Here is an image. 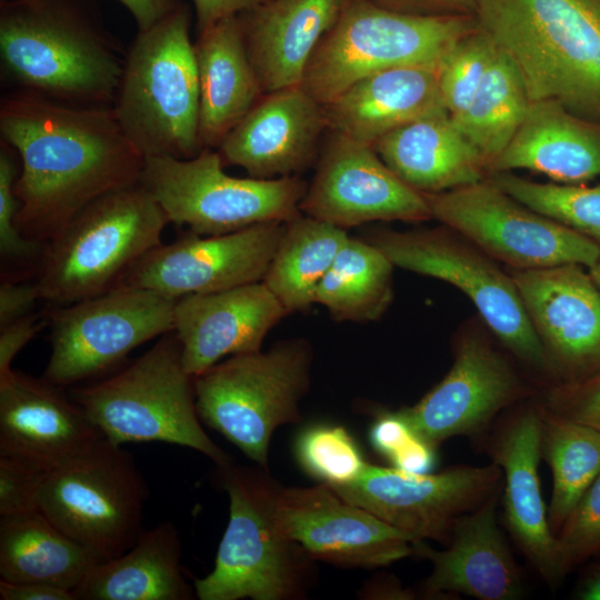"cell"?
<instances>
[{
	"label": "cell",
	"instance_id": "48",
	"mask_svg": "<svg viewBox=\"0 0 600 600\" xmlns=\"http://www.w3.org/2000/svg\"><path fill=\"white\" fill-rule=\"evenodd\" d=\"M1 600H76L69 590L33 582H8L0 580Z\"/></svg>",
	"mask_w": 600,
	"mask_h": 600
},
{
	"label": "cell",
	"instance_id": "23",
	"mask_svg": "<svg viewBox=\"0 0 600 600\" xmlns=\"http://www.w3.org/2000/svg\"><path fill=\"white\" fill-rule=\"evenodd\" d=\"M287 314L262 281L178 298L173 331L186 371L196 377L227 356L260 351Z\"/></svg>",
	"mask_w": 600,
	"mask_h": 600
},
{
	"label": "cell",
	"instance_id": "15",
	"mask_svg": "<svg viewBox=\"0 0 600 600\" xmlns=\"http://www.w3.org/2000/svg\"><path fill=\"white\" fill-rule=\"evenodd\" d=\"M331 488L414 540L447 546L460 517L501 492L502 471L492 461L437 473H412L368 462L357 480Z\"/></svg>",
	"mask_w": 600,
	"mask_h": 600
},
{
	"label": "cell",
	"instance_id": "9",
	"mask_svg": "<svg viewBox=\"0 0 600 600\" xmlns=\"http://www.w3.org/2000/svg\"><path fill=\"white\" fill-rule=\"evenodd\" d=\"M470 31L460 17L410 14L367 0H348L314 50L301 86L326 106L376 72L439 63Z\"/></svg>",
	"mask_w": 600,
	"mask_h": 600
},
{
	"label": "cell",
	"instance_id": "26",
	"mask_svg": "<svg viewBox=\"0 0 600 600\" xmlns=\"http://www.w3.org/2000/svg\"><path fill=\"white\" fill-rule=\"evenodd\" d=\"M348 0H273L240 19L262 93L301 86L308 63Z\"/></svg>",
	"mask_w": 600,
	"mask_h": 600
},
{
	"label": "cell",
	"instance_id": "42",
	"mask_svg": "<svg viewBox=\"0 0 600 600\" xmlns=\"http://www.w3.org/2000/svg\"><path fill=\"white\" fill-rule=\"evenodd\" d=\"M16 151L1 140L0 149V254L11 262L31 261L42 257L46 246L26 238L16 226L19 200L14 192L19 168ZM41 259V258H40Z\"/></svg>",
	"mask_w": 600,
	"mask_h": 600
},
{
	"label": "cell",
	"instance_id": "16",
	"mask_svg": "<svg viewBox=\"0 0 600 600\" xmlns=\"http://www.w3.org/2000/svg\"><path fill=\"white\" fill-rule=\"evenodd\" d=\"M514 367L479 330L459 337L444 378L416 404L399 411L438 448L454 437H482L507 409L530 394Z\"/></svg>",
	"mask_w": 600,
	"mask_h": 600
},
{
	"label": "cell",
	"instance_id": "40",
	"mask_svg": "<svg viewBox=\"0 0 600 600\" xmlns=\"http://www.w3.org/2000/svg\"><path fill=\"white\" fill-rule=\"evenodd\" d=\"M369 440L393 468L427 473L436 466L437 448L423 440L399 410L381 412L370 428Z\"/></svg>",
	"mask_w": 600,
	"mask_h": 600
},
{
	"label": "cell",
	"instance_id": "30",
	"mask_svg": "<svg viewBox=\"0 0 600 600\" xmlns=\"http://www.w3.org/2000/svg\"><path fill=\"white\" fill-rule=\"evenodd\" d=\"M199 78V140L220 146L262 93L238 14L220 19L194 43Z\"/></svg>",
	"mask_w": 600,
	"mask_h": 600
},
{
	"label": "cell",
	"instance_id": "36",
	"mask_svg": "<svg viewBox=\"0 0 600 600\" xmlns=\"http://www.w3.org/2000/svg\"><path fill=\"white\" fill-rule=\"evenodd\" d=\"M530 103L519 70L497 47L471 103L453 121L480 152L487 170L517 133Z\"/></svg>",
	"mask_w": 600,
	"mask_h": 600
},
{
	"label": "cell",
	"instance_id": "17",
	"mask_svg": "<svg viewBox=\"0 0 600 600\" xmlns=\"http://www.w3.org/2000/svg\"><path fill=\"white\" fill-rule=\"evenodd\" d=\"M284 228L273 221L216 236L189 231L149 251L118 286L178 299L262 281Z\"/></svg>",
	"mask_w": 600,
	"mask_h": 600
},
{
	"label": "cell",
	"instance_id": "54",
	"mask_svg": "<svg viewBox=\"0 0 600 600\" xmlns=\"http://www.w3.org/2000/svg\"><path fill=\"white\" fill-rule=\"evenodd\" d=\"M2 1H4V2H6V1H11V0H2Z\"/></svg>",
	"mask_w": 600,
	"mask_h": 600
},
{
	"label": "cell",
	"instance_id": "25",
	"mask_svg": "<svg viewBox=\"0 0 600 600\" xmlns=\"http://www.w3.org/2000/svg\"><path fill=\"white\" fill-rule=\"evenodd\" d=\"M324 108L302 86L266 93L220 143L224 162L250 177H291L310 163Z\"/></svg>",
	"mask_w": 600,
	"mask_h": 600
},
{
	"label": "cell",
	"instance_id": "13",
	"mask_svg": "<svg viewBox=\"0 0 600 600\" xmlns=\"http://www.w3.org/2000/svg\"><path fill=\"white\" fill-rule=\"evenodd\" d=\"M431 217L511 269L592 267L600 244L519 202L492 181L423 193Z\"/></svg>",
	"mask_w": 600,
	"mask_h": 600
},
{
	"label": "cell",
	"instance_id": "3",
	"mask_svg": "<svg viewBox=\"0 0 600 600\" xmlns=\"http://www.w3.org/2000/svg\"><path fill=\"white\" fill-rule=\"evenodd\" d=\"M4 76L22 88L78 106H112L124 58L67 0H11L0 13Z\"/></svg>",
	"mask_w": 600,
	"mask_h": 600
},
{
	"label": "cell",
	"instance_id": "29",
	"mask_svg": "<svg viewBox=\"0 0 600 600\" xmlns=\"http://www.w3.org/2000/svg\"><path fill=\"white\" fill-rule=\"evenodd\" d=\"M373 148L401 180L422 193L479 182L487 171L480 152L446 111L392 130Z\"/></svg>",
	"mask_w": 600,
	"mask_h": 600
},
{
	"label": "cell",
	"instance_id": "7",
	"mask_svg": "<svg viewBox=\"0 0 600 600\" xmlns=\"http://www.w3.org/2000/svg\"><path fill=\"white\" fill-rule=\"evenodd\" d=\"M71 394L113 444L161 441L193 449L219 469L232 463L201 426L193 377L183 367L176 334L162 337L120 372Z\"/></svg>",
	"mask_w": 600,
	"mask_h": 600
},
{
	"label": "cell",
	"instance_id": "10",
	"mask_svg": "<svg viewBox=\"0 0 600 600\" xmlns=\"http://www.w3.org/2000/svg\"><path fill=\"white\" fill-rule=\"evenodd\" d=\"M140 184L169 222L216 236L264 222H287L301 213L307 186L296 177L237 178L223 171L220 153L204 148L196 157L144 158Z\"/></svg>",
	"mask_w": 600,
	"mask_h": 600
},
{
	"label": "cell",
	"instance_id": "33",
	"mask_svg": "<svg viewBox=\"0 0 600 600\" xmlns=\"http://www.w3.org/2000/svg\"><path fill=\"white\" fill-rule=\"evenodd\" d=\"M348 238L346 229L302 212L286 222L262 282L288 314L316 303L317 289Z\"/></svg>",
	"mask_w": 600,
	"mask_h": 600
},
{
	"label": "cell",
	"instance_id": "20",
	"mask_svg": "<svg viewBox=\"0 0 600 600\" xmlns=\"http://www.w3.org/2000/svg\"><path fill=\"white\" fill-rule=\"evenodd\" d=\"M542 346L551 383L600 371V288L580 264L510 270Z\"/></svg>",
	"mask_w": 600,
	"mask_h": 600
},
{
	"label": "cell",
	"instance_id": "53",
	"mask_svg": "<svg viewBox=\"0 0 600 600\" xmlns=\"http://www.w3.org/2000/svg\"><path fill=\"white\" fill-rule=\"evenodd\" d=\"M431 2L442 3V4H469L473 3L476 0H427Z\"/></svg>",
	"mask_w": 600,
	"mask_h": 600
},
{
	"label": "cell",
	"instance_id": "19",
	"mask_svg": "<svg viewBox=\"0 0 600 600\" xmlns=\"http://www.w3.org/2000/svg\"><path fill=\"white\" fill-rule=\"evenodd\" d=\"M276 517L312 559L346 568L389 566L413 554L417 541L324 483L281 487Z\"/></svg>",
	"mask_w": 600,
	"mask_h": 600
},
{
	"label": "cell",
	"instance_id": "32",
	"mask_svg": "<svg viewBox=\"0 0 600 600\" xmlns=\"http://www.w3.org/2000/svg\"><path fill=\"white\" fill-rule=\"evenodd\" d=\"M104 561L39 510L0 516V580L73 590Z\"/></svg>",
	"mask_w": 600,
	"mask_h": 600
},
{
	"label": "cell",
	"instance_id": "27",
	"mask_svg": "<svg viewBox=\"0 0 600 600\" xmlns=\"http://www.w3.org/2000/svg\"><path fill=\"white\" fill-rule=\"evenodd\" d=\"M439 63L394 67L357 81L323 106L327 127L373 146L403 124L446 111L439 89Z\"/></svg>",
	"mask_w": 600,
	"mask_h": 600
},
{
	"label": "cell",
	"instance_id": "39",
	"mask_svg": "<svg viewBox=\"0 0 600 600\" xmlns=\"http://www.w3.org/2000/svg\"><path fill=\"white\" fill-rule=\"evenodd\" d=\"M497 50L481 29L462 36L439 63V89L452 121L459 120L476 96Z\"/></svg>",
	"mask_w": 600,
	"mask_h": 600
},
{
	"label": "cell",
	"instance_id": "44",
	"mask_svg": "<svg viewBox=\"0 0 600 600\" xmlns=\"http://www.w3.org/2000/svg\"><path fill=\"white\" fill-rule=\"evenodd\" d=\"M46 473L22 460L0 454V516L39 510Z\"/></svg>",
	"mask_w": 600,
	"mask_h": 600
},
{
	"label": "cell",
	"instance_id": "6",
	"mask_svg": "<svg viewBox=\"0 0 600 600\" xmlns=\"http://www.w3.org/2000/svg\"><path fill=\"white\" fill-rule=\"evenodd\" d=\"M168 223L140 182L94 200L46 246L36 280L41 300L60 307L116 288L136 262L162 243Z\"/></svg>",
	"mask_w": 600,
	"mask_h": 600
},
{
	"label": "cell",
	"instance_id": "51",
	"mask_svg": "<svg viewBox=\"0 0 600 600\" xmlns=\"http://www.w3.org/2000/svg\"><path fill=\"white\" fill-rule=\"evenodd\" d=\"M576 596L582 600H600V563L581 580Z\"/></svg>",
	"mask_w": 600,
	"mask_h": 600
},
{
	"label": "cell",
	"instance_id": "1",
	"mask_svg": "<svg viewBox=\"0 0 600 600\" xmlns=\"http://www.w3.org/2000/svg\"><path fill=\"white\" fill-rule=\"evenodd\" d=\"M0 133L20 159L16 226L42 246L94 200L140 182L144 157L112 106L11 93L1 99Z\"/></svg>",
	"mask_w": 600,
	"mask_h": 600
},
{
	"label": "cell",
	"instance_id": "46",
	"mask_svg": "<svg viewBox=\"0 0 600 600\" xmlns=\"http://www.w3.org/2000/svg\"><path fill=\"white\" fill-rule=\"evenodd\" d=\"M40 299L37 281H3L0 286V328L31 313Z\"/></svg>",
	"mask_w": 600,
	"mask_h": 600
},
{
	"label": "cell",
	"instance_id": "24",
	"mask_svg": "<svg viewBox=\"0 0 600 600\" xmlns=\"http://www.w3.org/2000/svg\"><path fill=\"white\" fill-rule=\"evenodd\" d=\"M499 494L460 517L444 549L413 542V554L431 563L422 596L443 599L467 596L479 600H517L524 586L520 567L497 520Z\"/></svg>",
	"mask_w": 600,
	"mask_h": 600
},
{
	"label": "cell",
	"instance_id": "50",
	"mask_svg": "<svg viewBox=\"0 0 600 600\" xmlns=\"http://www.w3.org/2000/svg\"><path fill=\"white\" fill-rule=\"evenodd\" d=\"M369 598L377 599H413V593L403 589L397 580L386 579L371 586L367 592Z\"/></svg>",
	"mask_w": 600,
	"mask_h": 600
},
{
	"label": "cell",
	"instance_id": "41",
	"mask_svg": "<svg viewBox=\"0 0 600 600\" xmlns=\"http://www.w3.org/2000/svg\"><path fill=\"white\" fill-rule=\"evenodd\" d=\"M556 538L568 573L600 557V474L576 503Z\"/></svg>",
	"mask_w": 600,
	"mask_h": 600
},
{
	"label": "cell",
	"instance_id": "34",
	"mask_svg": "<svg viewBox=\"0 0 600 600\" xmlns=\"http://www.w3.org/2000/svg\"><path fill=\"white\" fill-rule=\"evenodd\" d=\"M393 267L379 248L349 236L317 289L316 303L338 321L377 320L392 300Z\"/></svg>",
	"mask_w": 600,
	"mask_h": 600
},
{
	"label": "cell",
	"instance_id": "11",
	"mask_svg": "<svg viewBox=\"0 0 600 600\" xmlns=\"http://www.w3.org/2000/svg\"><path fill=\"white\" fill-rule=\"evenodd\" d=\"M147 499L131 454L103 438L46 473L38 508L64 533L111 560L142 533Z\"/></svg>",
	"mask_w": 600,
	"mask_h": 600
},
{
	"label": "cell",
	"instance_id": "4",
	"mask_svg": "<svg viewBox=\"0 0 600 600\" xmlns=\"http://www.w3.org/2000/svg\"><path fill=\"white\" fill-rule=\"evenodd\" d=\"M229 521L214 567L194 579L200 600H299L316 580L308 552L281 530L276 506L281 486L268 468H220Z\"/></svg>",
	"mask_w": 600,
	"mask_h": 600
},
{
	"label": "cell",
	"instance_id": "43",
	"mask_svg": "<svg viewBox=\"0 0 600 600\" xmlns=\"http://www.w3.org/2000/svg\"><path fill=\"white\" fill-rule=\"evenodd\" d=\"M538 401L559 416L600 431V371L579 381L551 383Z\"/></svg>",
	"mask_w": 600,
	"mask_h": 600
},
{
	"label": "cell",
	"instance_id": "22",
	"mask_svg": "<svg viewBox=\"0 0 600 600\" xmlns=\"http://www.w3.org/2000/svg\"><path fill=\"white\" fill-rule=\"evenodd\" d=\"M104 437L58 386L11 370L0 376V454L43 471L86 452Z\"/></svg>",
	"mask_w": 600,
	"mask_h": 600
},
{
	"label": "cell",
	"instance_id": "45",
	"mask_svg": "<svg viewBox=\"0 0 600 600\" xmlns=\"http://www.w3.org/2000/svg\"><path fill=\"white\" fill-rule=\"evenodd\" d=\"M44 321L29 313L0 328V376L12 370V361L20 350L43 328Z\"/></svg>",
	"mask_w": 600,
	"mask_h": 600
},
{
	"label": "cell",
	"instance_id": "28",
	"mask_svg": "<svg viewBox=\"0 0 600 600\" xmlns=\"http://www.w3.org/2000/svg\"><path fill=\"white\" fill-rule=\"evenodd\" d=\"M518 169L568 184L600 177V123L556 102H531L517 133L488 171Z\"/></svg>",
	"mask_w": 600,
	"mask_h": 600
},
{
	"label": "cell",
	"instance_id": "49",
	"mask_svg": "<svg viewBox=\"0 0 600 600\" xmlns=\"http://www.w3.org/2000/svg\"><path fill=\"white\" fill-rule=\"evenodd\" d=\"M132 14L138 31H144L174 9L181 3L178 0H118Z\"/></svg>",
	"mask_w": 600,
	"mask_h": 600
},
{
	"label": "cell",
	"instance_id": "8",
	"mask_svg": "<svg viewBox=\"0 0 600 600\" xmlns=\"http://www.w3.org/2000/svg\"><path fill=\"white\" fill-rule=\"evenodd\" d=\"M313 352L304 339L229 357L193 377L198 414L258 466L268 468L274 431L301 420Z\"/></svg>",
	"mask_w": 600,
	"mask_h": 600
},
{
	"label": "cell",
	"instance_id": "12",
	"mask_svg": "<svg viewBox=\"0 0 600 600\" xmlns=\"http://www.w3.org/2000/svg\"><path fill=\"white\" fill-rule=\"evenodd\" d=\"M447 229H376L361 238L379 248L394 267L460 289L518 360L550 378L542 346L510 273L471 242Z\"/></svg>",
	"mask_w": 600,
	"mask_h": 600
},
{
	"label": "cell",
	"instance_id": "35",
	"mask_svg": "<svg viewBox=\"0 0 600 600\" xmlns=\"http://www.w3.org/2000/svg\"><path fill=\"white\" fill-rule=\"evenodd\" d=\"M536 402L541 459L550 467L553 480L548 521L557 536L576 503L600 474V431Z\"/></svg>",
	"mask_w": 600,
	"mask_h": 600
},
{
	"label": "cell",
	"instance_id": "14",
	"mask_svg": "<svg viewBox=\"0 0 600 600\" xmlns=\"http://www.w3.org/2000/svg\"><path fill=\"white\" fill-rule=\"evenodd\" d=\"M176 301L149 289L118 286L58 307L50 314L44 379L62 387L109 370L137 347L173 331Z\"/></svg>",
	"mask_w": 600,
	"mask_h": 600
},
{
	"label": "cell",
	"instance_id": "52",
	"mask_svg": "<svg viewBox=\"0 0 600 600\" xmlns=\"http://www.w3.org/2000/svg\"><path fill=\"white\" fill-rule=\"evenodd\" d=\"M589 273L593 281L600 288V258L592 267L589 268Z\"/></svg>",
	"mask_w": 600,
	"mask_h": 600
},
{
	"label": "cell",
	"instance_id": "31",
	"mask_svg": "<svg viewBox=\"0 0 600 600\" xmlns=\"http://www.w3.org/2000/svg\"><path fill=\"white\" fill-rule=\"evenodd\" d=\"M182 547L174 524L143 530L121 556L93 567L73 590L76 600H192L194 586L181 567Z\"/></svg>",
	"mask_w": 600,
	"mask_h": 600
},
{
	"label": "cell",
	"instance_id": "38",
	"mask_svg": "<svg viewBox=\"0 0 600 600\" xmlns=\"http://www.w3.org/2000/svg\"><path fill=\"white\" fill-rule=\"evenodd\" d=\"M296 456L307 473L331 487L353 482L368 464L348 430L329 423L303 430L296 442Z\"/></svg>",
	"mask_w": 600,
	"mask_h": 600
},
{
	"label": "cell",
	"instance_id": "37",
	"mask_svg": "<svg viewBox=\"0 0 600 600\" xmlns=\"http://www.w3.org/2000/svg\"><path fill=\"white\" fill-rule=\"evenodd\" d=\"M490 181L530 209L600 244V186L540 183L511 171L492 172Z\"/></svg>",
	"mask_w": 600,
	"mask_h": 600
},
{
	"label": "cell",
	"instance_id": "47",
	"mask_svg": "<svg viewBox=\"0 0 600 600\" xmlns=\"http://www.w3.org/2000/svg\"><path fill=\"white\" fill-rule=\"evenodd\" d=\"M199 33L228 16L252 10L264 0H192Z\"/></svg>",
	"mask_w": 600,
	"mask_h": 600
},
{
	"label": "cell",
	"instance_id": "18",
	"mask_svg": "<svg viewBox=\"0 0 600 600\" xmlns=\"http://www.w3.org/2000/svg\"><path fill=\"white\" fill-rule=\"evenodd\" d=\"M307 216L348 229L372 221H423L424 194L401 180L373 146L334 133L300 202Z\"/></svg>",
	"mask_w": 600,
	"mask_h": 600
},
{
	"label": "cell",
	"instance_id": "21",
	"mask_svg": "<svg viewBox=\"0 0 600 600\" xmlns=\"http://www.w3.org/2000/svg\"><path fill=\"white\" fill-rule=\"evenodd\" d=\"M486 451L502 471L504 526L538 576L558 587L566 571L552 533L539 480L540 420L536 401L521 404L493 423Z\"/></svg>",
	"mask_w": 600,
	"mask_h": 600
},
{
	"label": "cell",
	"instance_id": "5",
	"mask_svg": "<svg viewBox=\"0 0 600 600\" xmlns=\"http://www.w3.org/2000/svg\"><path fill=\"white\" fill-rule=\"evenodd\" d=\"M190 13L182 3L138 31L112 103L116 118L140 153L189 159L199 140V78Z\"/></svg>",
	"mask_w": 600,
	"mask_h": 600
},
{
	"label": "cell",
	"instance_id": "2",
	"mask_svg": "<svg viewBox=\"0 0 600 600\" xmlns=\"http://www.w3.org/2000/svg\"><path fill=\"white\" fill-rule=\"evenodd\" d=\"M480 29L519 70L531 102L600 123V0H476Z\"/></svg>",
	"mask_w": 600,
	"mask_h": 600
}]
</instances>
